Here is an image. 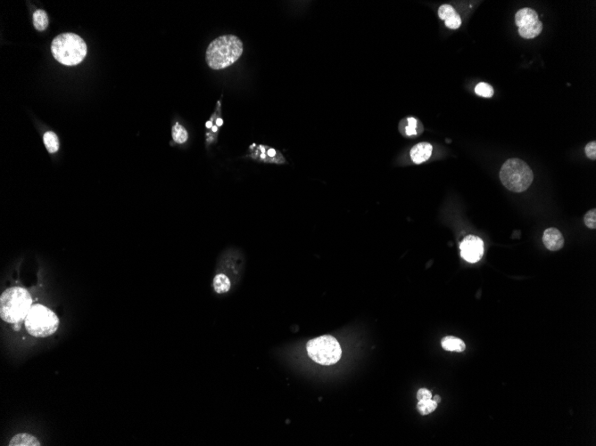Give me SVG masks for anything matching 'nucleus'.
Instances as JSON below:
<instances>
[{
	"label": "nucleus",
	"instance_id": "ddd939ff",
	"mask_svg": "<svg viewBox=\"0 0 596 446\" xmlns=\"http://www.w3.org/2000/svg\"><path fill=\"white\" fill-rule=\"evenodd\" d=\"M214 291L218 294L227 293L231 287V282L225 273H217L212 281Z\"/></svg>",
	"mask_w": 596,
	"mask_h": 446
},
{
	"label": "nucleus",
	"instance_id": "f3484780",
	"mask_svg": "<svg viewBox=\"0 0 596 446\" xmlns=\"http://www.w3.org/2000/svg\"><path fill=\"white\" fill-rule=\"evenodd\" d=\"M48 16L44 10L38 9L33 14V24L39 32L45 31L48 26Z\"/></svg>",
	"mask_w": 596,
	"mask_h": 446
},
{
	"label": "nucleus",
	"instance_id": "a878e982",
	"mask_svg": "<svg viewBox=\"0 0 596 446\" xmlns=\"http://www.w3.org/2000/svg\"><path fill=\"white\" fill-rule=\"evenodd\" d=\"M434 401H435L437 404H438L439 402H441V398H440L438 395H436V396H434Z\"/></svg>",
	"mask_w": 596,
	"mask_h": 446
},
{
	"label": "nucleus",
	"instance_id": "bb28decb",
	"mask_svg": "<svg viewBox=\"0 0 596 446\" xmlns=\"http://www.w3.org/2000/svg\"><path fill=\"white\" fill-rule=\"evenodd\" d=\"M206 127H207V128H211V127H212V124H211V121H208V122L206 123Z\"/></svg>",
	"mask_w": 596,
	"mask_h": 446
},
{
	"label": "nucleus",
	"instance_id": "412c9836",
	"mask_svg": "<svg viewBox=\"0 0 596 446\" xmlns=\"http://www.w3.org/2000/svg\"><path fill=\"white\" fill-rule=\"evenodd\" d=\"M476 94L480 96H483L485 98H490L494 95V89L491 87L490 85L485 83V82H481L480 84L477 85L475 89Z\"/></svg>",
	"mask_w": 596,
	"mask_h": 446
},
{
	"label": "nucleus",
	"instance_id": "a211bd4d",
	"mask_svg": "<svg viewBox=\"0 0 596 446\" xmlns=\"http://www.w3.org/2000/svg\"><path fill=\"white\" fill-rule=\"evenodd\" d=\"M43 140H44L45 146L47 148L48 152L55 153L58 151L60 144H59L58 137L56 135V133L52 131L45 133L43 137Z\"/></svg>",
	"mask_w": 596,
	"mask_h": 446
},
{
	"label": "nucleus",
	"instance_id": "f03ea898",
	"mask_svg": "<svg viewBox=\"0 0 596 446\" xmlns=\"http://www.w3.org/2000/svg\"><path fill=\"white\" fill-rule=\"evenodd\" d=\"M32 304V297L26 289L20 287L5 289L0 298L1 319L9 323L21 322L26 318Z\"/></svg>",
	"mask_w": 596,
	"mask_h": 446
},
{
	"label": "nucleus",
	"instance_id": "5701e85b",
	"mask_svg": "<svg viewBox=\"0 0 596 446\" xmlns=\"http://www.w3.org/2000/svg\"><path fill=\"white\" fill-rule=\"evenodd\" d=\"M584 222L586 224V226L590 228V229H596V210H589L584 216Z\"/></svg>",
	"mask_w": 596,
	"mask_h": 446
},
{
	"label": "nucleus",
	"instance_id": "cd10ccee",
	"mask_svg": "<svg viewBox=\"0 0 596 446\" xmlns=\"http://www.w3.org/2000/svg\"><path fill=\"white\" fill-rule=\"evenodd\" d=\"M216 122H217V126H222V120H220V119H219V120H217Z\"/></svg>",
	"mask_w": 596,
	"mask_h": 446
},
{
	"label": "nucleus",
	"instance_id": "4be33fe9",
	"mask_svg": "<svg viewBox=\"0 0 596 446\" xmlns=\"http://www.w3.org/2000/svg\"><path fill=\"white\" fill-rule=\"evenodd\" d=\"M407 125L404 127V131L407 137H414L418 134V126H419V121L413 118H408L406 120Z\"/></svg>",
	"mask_w": 596,
	"mask_h": 446
},
{
	"label": "nucleus",
	"instance_id": "9b49d317",
	"mask_svg": "<svg viewBox=\"0 0 596 446\" xmlns=\"http://www.w3.org/2000/svg\"><path fill=\"white\" fill-rule=\"evenodd\" d=\"M433 147L430 143H420L412 148L410 154L413 162L415 164H421L427 161V160L431 157Z\"/></svg>",
	"mask_w": 596,
	"mask_h": 446
},
{
	"label": "nucleus",
	"instance_id": "39448f33",
	"mask_svg": "<svg viewBox=\"0 0 596 446\" xmlns=\"http://www.w3.org/2000/svg\"><path fill=\"white\" fill-rule=\"evenodd\" d=\"M59 319L52 310L42 304H34L25 318V328L29 334L36 338H46L58 331Z\"/></svg>",
	"mask_w": 596,
	"mask_h": 446
},
{
	"label": "nucleus",
	"instance_id": "9d476101",
	"mask_svg": "<svg viewBox=\"0 0 596 446\" xmlns=\"http://www.w3.org/2000/svg\"><path fill=\"white\" fill-rule=\"evenodd\" d=\"M543 242L549 250L557 251L563 247L564 238L558 229L552 227L546 229L543 232Z\"/></svg>",
	"mask_w": 596,
	"mask_h": 446
},
{
	"label": "nucleus",
	"instance_id": "aec40b11",
	"mask_svg": "<svg viewBox=\"0 0 596 446\" xmlns=\"http://www.w3.org/2000/svg\"><path fill=\"white\" fill-rule=\"evenodd\" d=\"M437 406H438V404L434 400L427 399V400L419 401L417 409L420 411V413H422V415H427L437 409Z\"/></svg>",
	"mask_w": 596,
	"mask_h": 446
},
{
	"label": "nucleus",
	"instance_id": "b1692460",
	"mask_svg": "<svg viewBox=\"0 0 596 446\" xmlns=\"http://www.w3.org/2000/svg\"><path fill=\"white\" fill-rule=\"evenodd\" d=\"M585 151H586V156L589 158L590 160H593V161L596 160V141L588 143H587V145L586 146V150H585Z\"/></svg>",
	"mask_w": 596,
	"mask_h": 446
},
{
	"label": "nucleus",
	"instance_id": "0eeeda50",
	"mask_svg": "<svg viewBox=\"0 0 596 446\" xmlns=\"http://www.w3.org/2000/svg\"><path fill=\"white\" fill-rule=\"evenodd\" d=\"M461 257L466 261L476 263L480 261L484 255V243L479 237L469 235L465 237L461 243Z\"/></svg>",
	"mask_w": 596,
	"mask_h": 446
},
{
	"label": "nucleus",
	"instance_id": "20e7f679",
	"mask_svg": "<svg viewBox=\"0 0 596 446\" xmlns=\"http://www.w3.org/2000/svg\"><path fill=\"white\" fill-rule=\"evenodd\" d=\"M501 183L513 193H522L534 180V174L527 163L519 159H510L500 170Z\"/></svg>",
	"mask_w": 596,
	"mask_h": 446
},
{
	"label": "nucleus",
	"instance_id": "6e6552de",
	"mask_svg": "<svg viewBox=\"0 0 596 446\" xmlns=\"http://www.w3.org/2000/svg\"><path fill=\"white\" fill-rule=\"evenodd\" d=\"M251 157L257 161L265 162L284 163L285 159L279 151L266 145H259L257 149L252 153Z\"/></svg>",
	"mask_w": 596,
	"mask_h": 446
},
{
	"label": "nucleus",
	"instance_id": "dca6fc26",
	"mask_svg": "<svg viewBox=\"0 0 596 446\" xmlns=\"http://www.w3.org/2000/svg\"><path fill=\"white\" fill-rule=\"evenodd\" d=\"M442 347L446 351H464L465 343L455 337H445L442 340Z\"/></svg>",
	"mask_w": 596,
	"mask_h": 446
},
{
	"label": "nucleus",
	"instance_id": "f8f14e48",
	"mask_svg": "<svg viewBox=\"0 0 596 446\" xmlns=\"http://www.w3.org/2000/svg\"><path fill=\"white\" fill-rule=\"evenodd\" d=\"M538 21V14L531 8H522L518 11L515 16V22L519 28L528 26Z\"/></svg>",
	"mask_w": 596,
	"mask_h": 446
},
{
	"label": "nucleus",
	"instance_id": "7ed1b4c3",
	"mask_svg": "<svg viewBox=\"0 0 596 446\" xmlns=\"http://www.w3.org/2000/svg\"><path fill=\"white\" fill-rule=\"evenodd\" d=\"M51 51L55 59L66 66L81 63L87 54V46L81 37L74 33H63L54 38Z\"/></svg>",
	"mask_w": 596,
	"mask_h": 446
},
{
	"label": "nucleus",
	"instance_id": "6ab92c4d",
	"mask_svg": "<svg viewBox=\"0 0 596 446\" xmlns=\"http://www.w3.org/2000/svg\"><path fill=\"white\" fill-rule=\"evenodd\" d=\"M172 134H173V138L174 142L177 143H184L189 139L188 131L185 129L183 126L179 125V123L175 124L174 126H173Z\"/></svg>",
	"mask_w": 596,
	"mask_h": 446
},
{
	"label": "nucleus",
	"instance_id": "1a4fd4ad",
	"mask_svg": "<svg viewBox=\"0 0 596 446\" xmlns=\"http://www.w3.org/2000/svg\"><path fill=\"white\" fill-rule=\"evenodd\" d=\"M438 16L444 21L445 26L451 30H456L461 25V18L451 5H441L438 9Z\"/></svg>",
	"mask_w": 596,
	"mask_h": 446
},
{
	"label": "nucleus",
	"instance_id": "f257e3e1",
	"mask_svg": "<svg viewBox=\"0 0 596 446\" xmlns=\"http://www.w3.org/2000/svg\"><path fill=\"white\" fill-rule=\"evenodd\" d=\"M243 54V43L235 35H223L212 40L206 50V63L212 70H223L238 61Z\"/></svg>",
	"mask_w": 596,
	"mask_h": 446
},
{
	"label": "nucleus",
	"instance_id": "c85d7f7f",
	"mask_svg": "<svg viewBox=\"0 0 596 446\" xmlns=\"http://www.w3.org/2000/svg\"><path fill=\"white\" fill-rule=\"evenodd\" d=\"M211 128H212V131L213 132H217V130H218V126H213Z\"/></svg>",
	"mask_w": 596,
	"mask_h": 446
},
{
	"label": "nucleus",
	"instance_id": "4468645a",
	"mask_svg": "<svg viewBox=\"0 0 596 446\" xmlns=\"http://www.w3.org/2000/svg\"><path fill=\"white\" fill-rule=\"evenodd\" d=\"M10 446H40V443L38 441L37 438L35 436H31L26 433H22L14 436L12 438L10 443Z\"/></svg>",
	"mask_w": 596,
	"mask_h": 446
},
{
	"label": "nucleus",
	"instance_id": "393cba45",
	"mask_svg": "<svg viewBox=\"0 0 596 446\" xmlns=\"http://www.w3.org/2000/svg\"><path fill=\"white\" fill-rule=\"evenodd\" d=\"M417 398L419 401H422V400H427V399H431L432 398V394H431V392H430L429 390H427V389H420V390L418 391Z\"/></svg>",
	"mask_w": 596,
	"mask_h": 446
},
{
	"label": "nucleus",
	"instance_id": "2eb2a0df",
	"mask_svg": "<svg viewBox=\"0 0 596 446\" xmlns=\"http://www.w3.org/2000/svg\"><path fill=\"white\" fill-rule=\"evenodd\" d=\"M543 31V23L538 20L535 23H532L528 26L522 27V28H519V33L523 38H534V37H538V35Z\"/></svg>",
	"mask_w": 596,
	"mask_h": 446
},
{
	"label": "nucleus",
	"instance_id": "423d86ee",
	"mask_svg": "<svg viewBox=\"0 0 596 446\" xmlns=\"http://www.w3.org/2000/svg\"><path fill=\"white\" fill-rule=\"evenodd\" d=\"M306 349L312 361L326 366L337 363L342 356L338 340L329 335L311 339L307 343Z\"/></svg>",
	"mask_w": 596,
	"mask_h": 446
}]
</instances>
